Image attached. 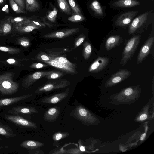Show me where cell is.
<instances>
[{
    "mask_svg": "<svg viewBox=\"0 0 154 154\" xmlns=\"http://www.w3.org/2000/svg\"><path fill=\"white\" fill-rule=\"evenodd\" d=\"M22 60L20 59H16L14 58H9L6 60V62L8 64L14 65H17L20 61Z\"/></svg>",
    "mask_w": 154,
    "mask_h": 154,
    "instance_id": "41",
    "label": "cell"
},
{
    "mask_svg": "<svg viewBox=\"0 0 154 154\" xmlns=\"http://www.w3.org/2000/svg\"><path fill=\"white\" fill-rule=\"evenodd\" d=\"M18 43L20 45L25 47H27L30 45V42L29 40L24 37L20 38L18 40Z\"/></svg>",
    "mask_w": 154,
    "mask_h": 154,
    "instance_id": "38",
    "label": "cell"
},
{
    "mask_svg": "<svg viewBox=\"0 0 154 154\" xmlns=\"http://www.w3.org/2000/svg\"><path fill=\"white\" fill-rule=\"evenodd\" d=\"M138 11H132L124 13L118 17L115 24L118 26L123 27L128 24L137 15Z\"/></svg>",
    "mask_w": 154,
    "mask_h": 154,
    "instance_id": "11",
    "label": "cell"
},
{
    "mask_svg": "<svg viewBox=\"0 0 154 154\" xmlns=\"http://www.w3.org/2000/svg\"><path fill=\"white\" fill-rule=\"evenodd\" d=\"M43 62L54 67L68 74L74 75L77 74L78 72L76 69L61 63L54 59H53L50 61H44Z\"/></svg>",
    "mask_w": 154,
    "mask_h": 154,
    "instance_id": "12",
    "label": "cell"
},
{
    "mask_svg": "<svg viewBox=\"0 0 154 154\" xmlns=\"http://www.w3.org/2000/svg\"><path fill=\"white\" fill-rule=\"evenodd\" d=\"M69 5L75 14H81V10L75 0H67Z\"/></svg>",
    "mask_w": 154,
    "mask_h": 154,
    "instance_id": "35",
    "label": "cell"
},
{
    "mask_svg": "<svg viewBox=\"0 0 154 154\" xmlns=\"http://www.w3.org/2000/svg\"><path fill=\"white\" fill-rule=\"evenodd\" d=\"M129 71L122 69L113 74L106 82L105 86L109 87L115 85L127 79L131 75Z\"/></svg>",
    "mask_w": 154,
    "mask_h": 154,
    "instance_id": "5",
    "label": "cell"
},
{
    "mask_svg": "<svg viewBox=\"0 0 154 154\" xmlns=\"http://www.w3.org/2000/svg\"><path fill=\"white\" fill-rule=\"evenodd\" d=\"M109 63V59L106 57L99 56L91 65L88 72L97 73L104 69Z\"/></svg>",
    "mask_w": 154,
    "mask_h": 154,
    "instance_id": "7",
    "label": "cell"
},
{
    "mask_svg": "<svg viewBox=\"0 0 154 154\" xmlns=\"http://www.w3.org/2000/svg\"><path fill=\"white\" fill-rule=\"evenodd\" d=\"M6 0H0V5H3L5 2Z\"/></svg>",
    "mask_w": 154,
    "mask_h": 154,
    "instance_id": "49",
    "label": "cell"
},
{
    "mask_svg": "<svg viewBox=\"0 0 154 154\" xmlns=\"http://www.w3.org/2000/svg\"><path fill=\"white\" fill-rule=\"evenodd\" d=\"M13 24L8 19L0 22V34L6 35L9 33L12 30Z\"/></svg>",
    "mask_w": 154,
    "mask_h": 154,
    "instance_id": "23",
    "label": "cell"
},
{
    "mask_svg": "<svg viewBox=\"0 0 154 154\" xmlns=\"http://www.w3.org/2000/svg\"><path fill=\"white\" fill-rule=\"evenodd\" d=\"M134 90L133 88L130 87L125 89L124 91V94L126 96L131 95L133 93Z\"/></svg>",
    "mask_w": 154,
    "mask_h": 154,
    "instance_id": "44",
    "label": "cell"
},
{
    "mask_svg": "<svg viewBox=\"0 0 154 154\" xmlns=\"http://www.w3.org/2000/svg\"><path fill=\"white\" fill-rule=\"evenodd\" d=\"M90 8L96 14L99 15H103L102 8L97 1H93L90 5Z\"/></svg>",
    "mask_w": 154,
    "mask_h": 154,
    "instance_id": "27",
    "label": "cell"
},
{
    "mask_svg": "<svg viewBox=\"0 0 154 154\" xmlns=\"http://www.w3.org/2000/svg\"><path fill=\"white\" fill-rule=\"evenodd\" d=\"M53 59H54L61 63L64 64L73 68L76 69L75 65L70 62L66 58L64 57H57L53 58Z\"/></svg>",
    "mask_w": 154,
    "mask_h": 154,
    "instance_id": "32",
    "label": "cell"
},
{
    "mask_svg": "<svg viewBox=\"0 0 154 154\" xmlns=\"http://www.w3.org/2000/svg\"><path fill=\"white\" fill-rule=\"evenodd\" d=\"M121 40L119 35H112L109 37L106 40L105 48L106 50L109 51L118 45Z\"/></svg>",
    "mask_w": 154,
    "mask_h": 154,
    "instance_id": "19",
    "label": "cell"
},
{
    "mask_svg": "<svg viewBox=\"0 0 154 154\" xmlns=\"http://www.w3.org/2000/svg\"><path fill=\"white\" fill-rule=\"evenodd\" d=\"M79 149L81 151L83 152L85 150V148L84 146H81L80 147Z\"/></svg>",
    "mask_w": 154,
    "mask_h": 154,
    "instance_id": "47",
    "label": "cell"
},
{
    "mask_svg": "<svg viewBox=\"0 0 154 154\" xmlns=\"http://www.w3.org/2000/svg\"><path fill=\"white\" fill-rule=\"evenodd\" d=\"M8 19L14 26L21 24L26 21L31 20L29 18L22 17H10Z\"/></svg>",
    "mask_w": 154,
    "mask_h": 154,
    "instance_id": "28",
    "label": "cell"
},
{
    "mask_svg": "<svg viewBox=\"0 0 154 154\" xmlns=\"http://www.w3.org/2000/svg\"><path fill=\"white\" fill-rule=\"evenodd\" d=\"M48 66V65L46 63H34L32 64L30 66V67L32 68L38 69L47 67Z\"/></svg>",
    "mask_w": 154,
    "mask_h": 154,
    "instance_id": "40",
    "label": "cell"
},
{
    "mask_svg": "<svg viewBox=\"0 0 154 154\" xmlns=\"http://www.w3.org/2000/svg\"><path fill=\"white\" fill-rule=\"evenodd\" d=\"M140 40L139 36H136L130 39L127 43L123 52L120 64L124 66L132 57Z\"/></svg>",
    "mask_w": 154,
    "mask_h": 154,
    "instance_id": "2",
    "label": "cell"
},
{
    "mask_svg": "<svg viewBox=\"0 0 154 154\" xmlns=\"http://www.w3.org/2000/svg\"><path fill=\"white\" fill-rule=\"evenodd\" d=\"M147 117V115L146 114H143L140 116V119L141 120H145Z\"/></svg>",
    "mask_w": 154,
    "mask_h": 154,
    "instance_id": "46",
    "label": "cell"
},
{
    "mask_svg": "<svg viewBox=\"0 0 154 154\" xmlns=\"http://www.w3.org/2000/svg\"><path fill=\"white\" fill-rule=\"evenodd\" d=\"M146 134L145 133H144L140 137L141 140H142L144 139L146 136Z\"/></svg>",
    "mask_w": 154,
    "mask_h": 154,
    "instance_id": "48",
    "label": "cell"
},
{
    "mask_svg": "<svg viewBox=\"0 0 154 154\" xmlns=\"http://www.w3.org/2000/svg\"></svg>",
    "mask_w": 154,
    "mask_h": 154,
    "instance_id": "52",
    "label": "cell"
},
{
    "mask_svg": "<svg viewBox=\"0 0 154 154\" xmlns=\"http://www.w3.org/2000/svg\"><path fill=\"white\" fill-rule=\"evenodd\" d=\"M70 89L67 88L64 91L42 99L41 102L46 104H55L65 98L69 93Z\"/></svg>",
    "mask_w": 154,
    "mask_h": 154,
    "instance_id": "13",
    "label": "cell"
},
{
    "mask_svg": "<svg viewBox=\"0 0 154 154\" xmlns=\"http://www.w3.org/2000/svg\"><path fill=\"white\" fill-rule=\"evenodd\" d=\"M69 81L66 79H61L47 82L38 87L35 93L39 94L53 90L66 87L70 85Z\"/></svg>",
    "mask_w": 154,
    "mask_h": 154,
    "instance_id": "3",
    "label": "cell"
},
{
    "mask_svg": "<svg viewBox=\"0 0 154 154\" xmlns=\"http://www.w3.org/2000/svg\"><path fill=\"white\" fill-rule=\"evenodd\" d=\"M2 10L6 13H9V10L8 5H6L2 8Z\"/></svg>",
    "mask_w": 154,
    "mask_h": 154,
    "instance_id": "45",
    "label": "cell"
},
{
    "mask_svg": "<svg viewBox=\"0 0 154 154\" xmlns=\"http://www.w3.org/2000/svg\"><path fill=\"white\" fill-rule=\"evenodd\" d=\"M4 116L6 120L19 126L32 129L37 128L36 123L25 119L19 115L5 114Z\"/></svg>",
    "mask_w": 154,
    "mask_h": 154,
    "instance_id": "4",
    "label": "cell"
},
{
    "mask_svg": "<svg viewBox=\"0 0 154 154\" xmlns=\"http://www.w3.org/2000/svg\"><path fill=\"white\" fill-rule=\"evenodd\" d=\"M1 11V10H0V11Z\"/></svg>",
    "mask_w": 154,
    "mask_h": 154,
    "instance_id": "51",
    "label": "cell"
},
{
    "mask_svg": "<svg viewBox=\"0 0 154 154\" xmlns=\"http://www.w3.org/2000/svg\"><path fill=\"white\" fill-rule=\"evenodd\" d=\"M92 50L91 44L88 41H86L83 44V55L84 59L88 60L89 58Z\"/></svg>",
    "mask_w": 154,
    "mask_h": 154,
    "instance_id": "25",
    "label": "cell"
},
{
    "mask_svg": "<svg viewBox=\"0 0 154 154\" xmlns=\"http://www.w3.org/2000/svg\"><path fill=\"white\" fill-rule=\"evenodd\" d=\"M85 37L86 36L84 34H81L78 37L75 42V48H76L79 46L84 42Z\"/></svg>",
    "mask_w": 154,
    "mask_h": 154,
    "instance_id": "39",
    "label": "cell"
},
{
    "mask_svg": "<svg viewBox=\"0 0 154 154\" xmlns=\"http://www.w3.org/2000/svg\"><path fill=\"white\" fill-rule=\"evenodd\" d=\"M0 135L7 138H14L16 134L8 125L0 122Z\"/></svg>",
    "mask_w": 154,
    "mask_h": 154,
    "instance_id": "22",
    "label": "cell"
},
{
    "mask_svg": "<svg viewBox=\"0 0 154 154\" xmlns=\"http://www.w3.org/2000/svg\"><path fill=\"white\" fill-rule=\"evenodd\" d=\"M41 27L30 22L25 23L20 26H15L17 30L21 33L29 32L35 29H38Z\"/></svg>",
    "mask_w": 154,
    "mask_h": 154,
    "instance_id": "20",
    "label": "cell"
},
{
    "mask_svg": "<svg viewBox=\"0 0 154 154\" xmlns=\"http://www.w3.org/2000/svg\"><path fill=\"white\" fill-rule=\"evenodd\" d=\"M36 58L42 62L50 61L53 59L52 57L44 52L38 54L36 56Z\"/></svg>",
    "mask_w": 154,
    "mask_h": 154,
    "instance_id": "33",
    "label": "cell"
},
{
    "mask_svg": "<svg viewBox=\"0 0 154 154\" xmlns=\"http://www.w3.org/2000/svg\"><path fill=\"white\" fill-rule=\"evenodd\" d=\"M68 19L69 21L72 22H78L84 20H85V18L81 14H75L69 17Z\"/></svg>",
    "mask_w": 154,
    "mask_h": 154,
    "instance_id": "36",
    "label": "cell"
},
{
    "mask_svg": "<svg viewBox=\"0 0 154 154\" xmlns=\"http://www.w3.org/2000/svg\"><path fill=\"white\" fill-rule=\"evenodd\" d=\"M0 51L9 54H14L20 53L21 50L15 48L0 46Z\"/></svg>",
    "mask_w": 154,
    "mask_h": 154,
    "instance_id": "34",
    "label": "cell"
},
{
    "mask_svg": "<svg viewBox=\"0 0 154 154\" xmlns=\"http://www.w3.org/2000/svg\"><path fill=\"white\" fill-rule=\"evenodd\" d=\"M64 75V73L62 72L53 71L45 77L48 79H54L59 78Z\"/></svg>",
    "mask_w": 154,
    "mask_h": 154,
    "instance_id": "37",
    "label": "cell"
},
{
    "mask_svg": "<svg viewBox=\"0 0 154 154\" xmlns=\"http://www.w3.org/2000/svg\"><path fill=\"white\" fill-rule=\"evenodd\" d=\"M154 42V37L149 38L141 48L136 60V63H141L148 56Z\"/></svg>",
    "mask_w": 154,
    "mask_h": 154,
    "instance_id": "8",
    "label": "cell"
},
{
    "mask_svg": "<svg viewBox=\"0 0 154 154\" xmlns=\"http://www.w3.org/2000/svg\"><path fill=\"white\" fill-rule=\"evenodd\" d=\"M8 112L11 115H31L37 113L38 112L33 106H18L12 108Z\"/></svg>",
    "mask_w": 154,
    "mask_h": 154,
    "instance_id": "14",
    "label": "cell"
},
{
    "mask_svg": "<svg viewBox=\"0 0 154 154\" xmlns=\"http://www.w3.org/2000/svg\"><path fill=\"white\" fill-rule=\"evenodd\" d=\"M32 96L28 94L18 97L0 99V108L10 105L26 99Z\"/></svg>",
    "mask_w": 154,
    "mask_h": 154,
    "instance_id": "17",
    "label": "cell"
},
{
    "mask_svg": "<svg viewBox=\"0 0 154 154\" xmlns=\"http://www.w3.org/2000/svg\"><path fill=\"white\" fill-rule=\"evenodd\" d=\"M20 7L25 9V0H13Z\"/></svg>",
    "mask_w": 154,
    "mask_h": 154,
    "instance_id": "43",
    "label": "cell"
},
{
    "mask_svg": "<svg viewBox=\"0 0 154 154\" xmlns=\"http://www.w3.org/2000/svg\"><path fill=\"white\" fill-rule=\"evenodd\" d=\"M71 115L76 119L84 122H91L92 116L89 112L81 105L77 106L71 113Z\"/></svg>",
    "mask_w": 154,
    "mask_h": 154,
    "instance_id": "6",
    "label": "cell"
},
{
    "mask_svg": "<svg viewBox=\"0 0 154 154\" xmlns=\"http://www.w3.org/2000/svg\"><path fill=\"white\" fill-rule=\"evenodd\" d=\"M79 28H75L57 31L43 36V37L47 38H63L66 37L78 32Z\"/></svg>",
    "mask_w": 154,
    "mask_h": 154,
    "instance_id": "10",
    "label": "cell"
},
{
    "mask_svg": "<svg viewBox=\"0 0 154 154\" xmlns=\"http://www.w3.org/2000/svg\"><path fill=\"white\" fill-rule=\"evenodd\" d=\"M69 135V133L68 132H57L53 134L52 139L54 141H57L68 137Z\"/></svg>",
    "mask_w": 154,
    "mask_h": 154,
    "instance_id": "31",
    "label": "cell"
},
{
    "mask_svg": "<svg viewBox=\"0 0 154 154\" xmlns=\"http://www.w3.org/2000/svg\"><path fill=\"white\" fill-rule=\"evenodd\" d=\"M28 153L30 154H43L45 153V152L38 148L32 150H29Z\"/></svg>",
    "mask_w": 154,
    "mask_h": 154,
    "instance_id": "42",
    "label": "cell"
},
{
    "mask_svg": "<svg viewBox=\"0 0 154 154\" xmlns=\"http://www.w3.org/2000/svg\"><path fill=\"white\" fill-rule=\"evenodd\" d=\"M60 9L65 13L70 15L71 14L70 7L66 0H57Z\"/></svg>",
    "mask_w": 154,
    "mask_h": 154,
    "instance_id": "26",
    "label": "cell"
},
{
    "mask_svg": "<svg viewBox=\"0 0 154 154\" xmlns=\"http://www.w3.org/2000/svg\"><path fill=\"white\" fill-rule=\"evenodd\" d=\"M44 145V143L40 142L30 140L24 141L20 144L22 147L28 150L39 148Z\"/></svg>",
    "mask_w": 154,
    "mask_h": 154,
    "instance_id": "21",
    "label": "cell"
},
{
    "mask_svg": "<svg viewBox=\"0 0 154 154\" xmlns=\"http://www.w3.org/2000/svg\"><path fill=\"white\" fill-rule=\"evenodd\" d=\"M57 13V10L55 7H54L52 10L48 11L46 15V17L51 22H54L56 21Z\"/></svg>",
    "mask_w": 154,
    "mask_h": 154,
    "instance_id": "30",
    "label": "cell"
},
{
    "mask_svg": "<svg viewBox=\"0 0 154 154\" xmlns=\"http://www.w3.org/2000/svg\"><path fill=\"white\" fill-rule=\"evenodd\" d=\"M25 9L30 12H35L39 10L40 5L37 0H25Z\"/></svg>",
    "mask_w": 154,
    "mask_h": 154,
    "instance_id": "24",
    "label": "cell"
},
{
    "mask_svg": "<svg viewBox=\"0 0 154 154\" xmlns=\"http://www.w3.org/2000/svg\"><path fill=\"white\" fill-rule=\"evenodd\" d=\"M10 5L13 10L16 13H26L24 9L20 7L13 0H9Z\"/></svg>",
    "mask_w": 154,
    "mask_h": 154,
    "instance_id": "29",
    "label": "cell"
},
{
    "mask_svg": "<svg viewBox=\"0 0 154 154\" xmlns=\"http://www.w3.org/2000/svg\"><path fill=\"white\" fill-rule=\"evenodd\" d=\"M60 112V107L55 106L50 108L44 113L43 119L45 121L54 122L59 117Z\"/></svg>",
    "mask_w": 154,
    "mask_h": 154,
    "instance_id": "16",
    "label": "cell"
},
{
    "mask_svg": "<svg viewBox=\"0 0 154 154\" xmlns=\"http://www.w3.org/2000/svg\"><path fill=\"white\" fill-rule=\"evenodd\" d=\"M148 14V12H146L135 18L129 26L128 30L129 34H133L146 21Z\"/></svg>",
    "mask_w": 154,
    "mask_h": 154,
    "instance_id": "15",
    "label": "cell"
},
{
    "mask_svg": "<svg viewBox=\"0 0 154 154\" xmlns=\"http://www.w3.org/2000/svg\"><path fill=\"white\" fill-rule=\"evenodd\" d=\"M140 2L136 0H119L112 4V5L118 7H131L139 5Z\"/></svg>",
    "mask_w": 154,
    "mask_h": 154,
    "instance_id": "18",
    "label": "cell"
},
{
    "mask_svg": "<svg viewBox=\"0 0 154 154\" xmlns=\"http://www.w3.org/2000/svg\"><path fill=\"white\" fill-rule=\"evenodd\" d=\"M13 76L11 72L0 75V92L2 95H12L17 91L19 85L13 80Z\"/></svg>",
    "mask_w": 154,
    "mask_h": 154,
    "instance_id": "1",
    "label": "cell"
},
{
    "mask_svg": "<svg viewBox=\"0 0 154 154\" xmlns=\"http://www.w3.org/2000/svg\"><path fill=\"white\" fill-rule=\"evenodd\" d=\"M2 140V138L0 137V141Z\"/></svg>",
    "mask_w": 154,
    "mask_h": 154,
    "instance_id": "50",
    "label": "cell"
},
{
    "mask_svg": "<svg viewBox=\"0 0 154 154\" xmlns=\"http://www.w3.org/2000/svg\"><path fill=\"white\" fill-rule=\"evenodd\" d=\"M52 71H38L27 76L23 82L22 86L26 89L29 88L36 81L41 78L45 77Z\"/></svg>",
    "mask_w": 154,
    "mask_h": 154,
    "instance_id": "9",
    "label": "cell"
}]
</instances>
